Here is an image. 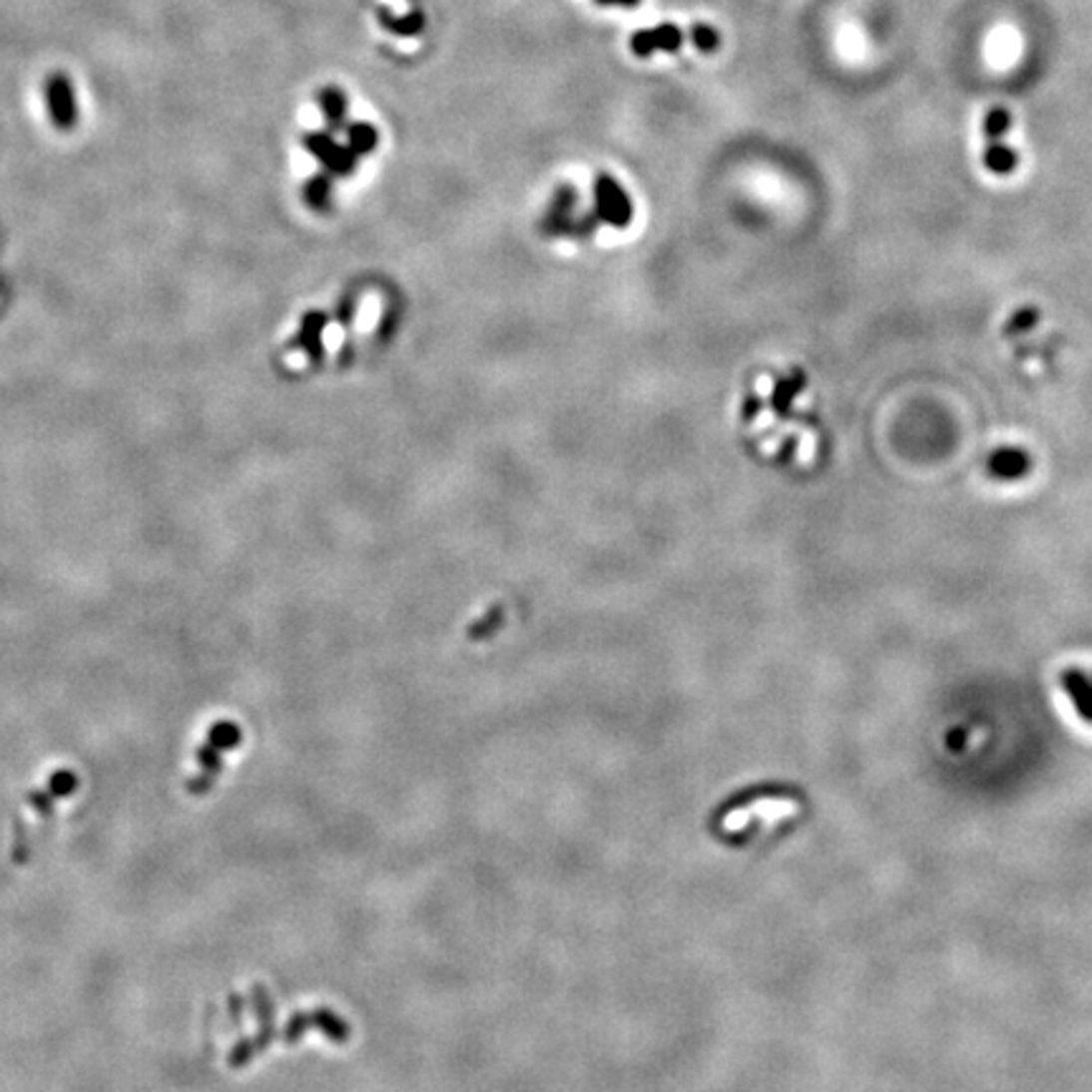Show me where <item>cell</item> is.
Instances as JSON below:
<instances>
[{"label": "cell", "instance_id": "5", "mask_svg": "<svg viewBox=\"0 0 1092 1092\" xmlns=\"http://www.w3.org/2000/svg\"><path fill=\"white\" fill-rule=\"evenodd\" d=\"M683 44V33L673 23H663L650 31H640L633 36V54L650 56L655 51H678Z\"/></svg>", "mask_w": 1092, "mask_h": 1092}, {"label": "cell", "instance_id": "1", "mask_svg": "<svg viewBox=\"0 0 1092 1092\" xmlns=\"http://www.w3.org/2000/svg\"><path fill=\"white\" fill-rule=\"evenodd\" d=\"M986 473L1001 483L1022 481L1032 473V455L1019 445H1001V448L991 450L986 458Z\"/></svg>", "mask_w": 1092, "mask_h": 1092}, {"label": "cell", "instance_id": "2", "mask_svg": "<svg viewBox=\"0 0 1092 1092\" xmlns=\"http://www.w3.org/2000/svg\"><path fill=\"white\" fill-rule=\"evenodd\" d=\"M597 211L612 226L622 228L630 223L633 216V206H630V198L622 193L620 185L610 178V175H600L597 178Z\"/></svg>", "mask_w": 1092, "mask_h": 1092}, {"label": "cell", "instance_id": "12", "mask_svg": "<svg viewBox=\"0 0 1092 1092\" xmlns=\"http://www.w3.org/2000/svg\"><path fill=\"white\" fill-rule=\"evenodd\" d=\"M306 201L308 206L314 208H326L329 203V180L326 178H314L306 185Z\"/></svg>", "mask_w": 1092, "mask_h": 1092}, {"label": "cell", "instance_id": "6", "mask_svg": "<svg viewBox=\"0 0 1092 1092\" xmlns=\"http://www.w3.org/2000/svg\"><path fill=\"white\" fill-rule=\"evenodd\" d=\"M984 168L991 175L1006 178L1019 168V155L1014 147L1004 145V140H991L984 145Z\"/></svg>", "mask_w": 1092, "mask_h": 1092}, {"label": "cell", "instance_id": "3", "mask_svg": "<svg viewBox=\"0 0 1092 1092\" xmlns=\"http://www.w3.org/2000/svg\"><path fill=\"white\" fill-rule=\"evenodd\" d=\"M306 150L314 152L316 158L336 175H349L354 170V150L349 145H336L329 135H308Z\"/></svg>", "mask_w": 1092, "mask_h": 1092}, {"label": "cell", "instance_id": "7", "mask_svg": "<svg viewBox=\"0 0 1092 1092\" xmlns=\"http://www.w3.org/2000/svg\"><path fill=\"white\" fill-rule=\"evenodd\" d=\"M1062 686H1065L1067 696L1077 706V711L1085 719H1092V678L1080 671H1070L1062 678Z\"/></svg>", "mask_w": 1092, "mask_h": 1092}, {"label": "cell", "instance_id": "13", "mask_svg": "<svg viewBox=\"0 0 1092 1092\" xmlns=\"http://www.w3.org/2000/svg\"><path fill=\"white\" fill-rule=\"evenodd\" d=\"M691 36H693V44H696L701 51H714L716 46H719V33H716L711 26H693Z\"/></svg>", "mask_w": 1092, "mask_h": 1092}, {"label": "cell", "instance_id": "9", "mask_svg": "<svg viewBox=\"0 0 1092 1092\" xmlns=\"http://www.w3.org/2000/svg\"><path fill=\"white\" fill-rule=\"evenodd\" d=\"M346 132H349V147L354 150V155H367L377 145V132H374V127L364 125V122L362 125H352Z\"/></svg>", "mask_w": 1092, "mask_h": 1092}, {"label": "cell", "instance_id": "10", "mask_svg": "<svg viewBox=\"0 0 1092 1092\" xmlns=\"http://www.w3.org/2000/svg\"><path fill=\"white\" fill-rule=\"evenodd\" d=\"M802 392V377H792V379H782V382L777 384V389H774V410L777 412H787L790 410L792 400H795L797 395Z\"/></svg>", "mask_w": 1092, "mask_h": 1092}, {"label": "cell", "instance_id": "4", "mask_svg": "<svg viewBox=\"0 0 1092 1092\" xmlns=\"http://www.w3.org/2000/svg\"><path fill=\"white\" fill-rule=\"evenodd\" d=\"M46 94H49V112L54 117V125L59 130H71L76 122V104L69 79L64 74H54L46 84Z\"/></svg>", "mask_w": 1092, "mask_h": 1092}, {"label": "cell", "instance_id": "11", "mask_svg": "<svg viewBox=\"0 0 1092 1092\" xmlns=\"http://www.w3.org/2000/svg\"><path fill=\"white\" fill-rule=\"evenodd\" d=\"M321 109H324V114L329 117L331 125H339L341 117L346 114V97L339 92V89H326V92L321 94Z\"/></svg>", "mask_w": 1092, "mask_h": 1092}, {"label": "cell", "instance_id": "8", "mask_svg": "<svg viewBox=\"0 0 1092 1092\" xmlns=\"http://www.w3.org/2000/svg\"><path fill=\"white\" fill-rule=\"evenodd\" d=\"M1011 130V114L1004 107H994L984 117V140H1004L1006 132Z\"/></svg>", "mask_w": 1092, "mask_h": 1092}]
</instances>
